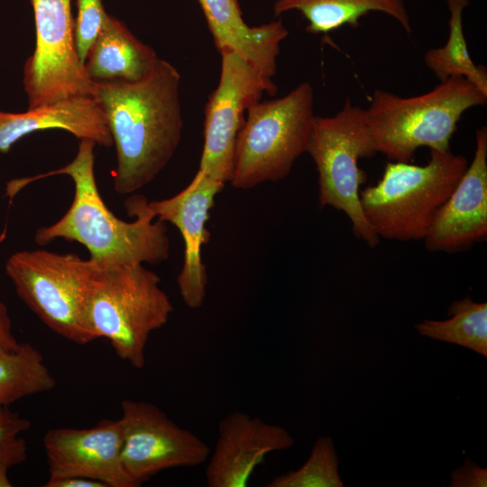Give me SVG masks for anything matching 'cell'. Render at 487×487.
I'll return each instance as SVG.
<instances>
[{"mask_svg": "<svg viewBox=\"0 0 487 487\" xmlns=\"http://www.w3.org/2000/svg\"><path fill=\"white\" fill-rule=\"evenodd\" d=\"M95 267L89 258L37 249L11 254L5 273L20 299L46 326L85 345L94 341L85 326L84 308Z\"/></svg>", "mask_w": 487, "mask_h": 487, "instance_id": "cell-8", "label": "cell"}, {"mask_svg": "<svg viewBox=\"0 0 487 487\" xmlns=\"http://www.w3.org/2000/svg\"><path fill=\"white\" fill-rule=\"evenodd\" d=\"M30 427L28 419L0 406V456L27 450L25 440L19 436Z\"/></svg>", "mask_w": 487, "mask_h": 487, "instance_id": "cell-25", "label": "cell"}, {"mask_svg": "<svg viewBox=\"0 0 487 487\" xmlns=\"http://www.w3.org/2000/svg\"><path fill=\"white\" fill-rule=\"evenodd\" d=\"M451 487H486L487 469L480 467L470 459H465L463 466L453 470Z\"/></svg>", "mask_w": 487, "mask_h": 487, "instance_id": "cell-26", "label": "cell"}, {"mask_svg": "<svg viewBox=\"0 0 487 487\" xmlns=\"http://www.w3.org/2000/svg\"><path fill=\"white\" fill-rule=\"evenodd\" d=\"M56 380L33 345L20 344L15 350L0 346V406L51 391Z\"/></svg>", "mask_w": 487, "mask_h": 487, "instance_id": "cell-21", "label": "cell"}, {"mask_svg": "<svg viewBox=\"0 0 487 487\" xmlns=\"http://www.w3.org/2000/svg\"><path fill=\"white\" fill-rule=\"evenodd\" d=\"M469 0H446L449 12L447 41L442 47L432 48L424 55L426 66L439 81L462 77L487 95V70L472 60L465 41L463 14Z\"/></svg>", "mask_w": 487, "mask_h": 487, "instance_id": "cell-20", "label": "cell"}, {"mask_svg": "<svg viewBox=\"0 0 487 487\" xmlns=\"http://www.w3.org/2000/svg\"><path fill=\"white\" fill-rule=\"evenodd\" d=\"M70 1L32 0L36 44L23 67L28 108L94 95L96 82L87 74L76 49Z\"/></svg>", "mask_w": 487, "mask_h": 487, "instance_id": "cell-9", "label": "cell"}, {"mask_svg": "<svg viewBox=\"0 0 487 487\" xmlns=\"http://www.w3.org/2000/svg\"><path fill=\"white\" fill-rule=\"evenodd\" d=\"M313 107L314 90L307 81L281 97L253 103L235 141L232 187L249 189L286 178L307 152Z\"/></svg>", "mask_w": 487, "mask_h": 487, "instance_id": "cell-6", "label": "cell"}, {"mask_svg": "<svg viewBox=\"0 0 487 487\" xmlns=\"http://www.w3.org/2000/svg\"><path fill=\"white\" fill-rule=\"evenodd\" d=\"M486 102L487 95L472 82L451 77L416 96L375 90L365 117L378 152L393 161L409 162L420 147L450 150L463 114Z\"/></svg>", "mask_w": 487, "mask_h": 487, "instance_id": "cell-4", "label": "cell"}, {"mask_svg": "<svg viewBox=\"0 0 487 487\" xmlns=\"http://www.w3.org/2000/svg\"><path fill=\"white\" fill-rule=\"evenodd\" d=\"M158 59L151 46L107 14L84 66L94 82L138 81L152 72Z\"/></svg>", "mask_w": 487, "mask_h": 487, "instance_id": "cell-18", "label": "cell"}, {"mask_svg": "<svg viewBox=\"0 0 487 487\" xmlns=\"http://www.w3.org/2000/svg\"><path fill=\"white\" fill-rule=\"evenodd\" d=\"M298 11L307 20L309 33L326 34L343 26L357 27L360 20L370 12L383 13L403 28L412 32L409 13L403 0H276L275 16Z\"/></svg>", "mask_w": 487, "mask_h": 487, "instance_id": "cell-19", "label": "cell"}, {"mask_svg": "<svg viewBox=\"0 0 487 487\" xmlns=\"http://www.w3.org/2000/svg\"><path fill=\"white\" fill-rule=\"evenodd\" d=\"M446 320L425 319L415 325L418 333L434 340L455 344L487 356V303L470 297L455 300Z\"/></svg>", "mask_w": 487, "mask_h": 487, "instance_id": "cell-22", "label": "cell"}, {"mask_svg": "<svg viewBox=\"0 0 487 487\" xmlns=\"http://www.w3.org/2000/svg\"><path fill=\"white\" fill-rule=\"evenodd\" d=\"M180 74L158 59L138 81L96 82L93 97L103 109L116 152L114 188L133 194L165 169L181 139Z\"/></svg>", "mask_w": 487, "mask_h": 487, "instance_id": "cell-2", "label": "cell"}, {"mask_svg": "<svg viewBox=\"0 0 487 487\" xmlns=\"http://www.w3.org/2000/svg\"><path fill=\"white\" fill-rule=\"evenodd\" d=\"M294 438L281 426L267 423L241 411L218 424V437L206 469L209 487H246L254 470L267 455L294 446Z\"/></svg>", "mask_w": 487, "mask_h": 487, "instance_id": "cell-15", "label": "cell"}, {"mask_svg": "<svg viewBox=\"0 0 487 487\" xmlns=\"http://www.w3.org/2000/svg\"><path fill=\"white\" fill-rule=\"evenodd\" d=\"M43 486L45 487H106V485L100 481L80 477V476L49 478Z\"/></svg>", "mask_w": 487, "mask_h": 487, "instance_id": "cell-28", "label": "cell"}, {"mask_svg": "<svg viewBox=\"0 0 487 487\" xmlns=\"http://www.w3.org/2000/svg\"><path fill=\"white\" fill-rule=\"evenodd\" d=\"M123 441L120 418H106L90 428L51 429L43 437L49 478L80 476L106 487H139L124 467Z\"/></svg>", "mask_w": 487, "mask_h": 487, "instance_id": "cell-12", "label": "cell"}, {"mask_svg": "<svg viewBox=\"0 0 487 487\" xmlns=\"http://www.w3.org/2000/svg\"><path fill=\"white\" fill-rule=\"evenodd\" d=\"M467 166L450 150H430L424 166L388 162L380 180L360 190L365 219L379 238L423 240Z\"/></svg>", "mask_w": 487, "mask_h": 487, "instance_id": "cell-5", "label": "cell"}, {"mask_svg": "<svg viewBox=\"0 0 487 487\" xmlns=\"http://www.w3.org/2000/svg\"><path fill=\"white\" fill-rule=\"evenodd\" d=\"M74 39L78 57L85 63L88 51L100 32L107 14L102 0H77Z\"/></svg>", "mask_w": 487, "mask_h": 487, "instance_id": "cell-24", "label": "cell"}, {"mask_svg": "<svg viewBox=\"0 0 487 487\" xmlns=\"http://www.w3.org/2000/svg\"><path fill=\"white\" fill-rule=\"evenodd\" d=\"M221 73L205 108L204 146L199 169L213 179L230 182L234 146L244 114L263 93L274 96L277 87L235 52L220 51Z\"/></svg>", "mask_w": 487, "mask_h": 487, "instance_id": "cell-10", "label": "cell"}, {"mask_svg": "<svg viewBox=\"0 0 487 487\" xmlns=\"http://www.w3.org/2000/svg\"><path fill=\"white\" fill-rule=\"evenodd\" d=\"M487 237V127L475 133L473 158L437 211L424 243L429 252L458 253Z\"/></svg>", "mask_w": 487, "mask_h": 487, "instance_id": "cell-14", "label": "cell"}, {"mask_svg": "<svg viewBox=\"0 0 487 487\" xmlns=\"http://www.w3.org/2000/svg\"><path fill=\"white\" fill-rule=\"evenodd\" d=\"M96 142L82 139L75 158L64 167L32 178L7 183L5 195L14 198L29 183L54 175H67L74 183V197L67 212L55 223L41 226L34 239L45 245L56 239L77 242L87 248L89 259L99 266L151 264L169 258L170 241L166 223L156 219L148 199L132 195L125 209L135 218L126 222L106 205L96 185L94 164Z\"/></svg>", "mask_w": 487, "mask_h": 487, "instance_id": "cell-1", "label": "cell"}, {"mask_svg": "<svg viewBox=\"0 0 487 487\" xmlns=\"http://www.w3.org/2000/svg\"><path fill=\"white\" fill-rule=\"evenodd\" d=\"M306 152L318 174L319 207L331 206L345 212L354 235L372 248L377 246L380 238L365 219L360 203L361 186L367 175L358 161L378 153L365 109L347 97L335 115H315Z\"/></svg>", "mask_w": 487, "mask_h": 487, "instance_id": "cell-7", "label": "cell"}, {"mask_svg": "<svg viewBox=\"0 0 487 487\" xmlns=\"http://www.w3.org/2000/svg\"><path fill=\"white\" fill-rule=\"evenodd\" d=\"M95 264L85 300L86 328L93 340L107 339L121 360L142 369L149 338L166 325L173 305L160 276L143 264Z\"/></svg>", "mask_w": 487, "mask_h": 487, "instance_id": "cell-3", "label": "cell"}, {"mask_svg": "<svg viewBox=\"0 0 487 487\" xmlns=\"http://www.w3.org/2000/svg\"><path fill=\"white\" fill-rule=\"evenodd\" d=\"M45 129H61L80 140L113 145L106 115L97 101L91 96H78L23 113L0 111V152H8L23 136Z\"/></svg>", "mask_w": 487, "mask_h": 487, "instance_id": "cell-16", "label": "cell"}, {"mask_svg": "<svg viewBox=\"0 0 487 487\" xmlns=\"http://www.w3.org/2000/svg\"><path fill=\"white\" fill-rule=\"evenodd\" d=\"M198 2L219 52L224 50L235 52L268 79L276 75L280 42L289 34L281 20L249 26L244 21L237 0Z\"/></svg>", "mask_w": 487, "mask_h": 487, "instance_id": "cell-17", "label": "cell"}, {"mask_svg": "<svg viewBox=\"0 0 487 487\" xmlns=\"http://www.w3.org/2000/svg\"><path fill=\"white\" fill-rule=\"evenodd\" d=\"M224 186L198 170L190 183L173 197L148 201L155 218L171 223L181 234L184 263L177 284L183 302L191 309L201 308L206 298L207 274L201 250L210 236L206 227L209 211Z\"/></svg>", "mask_w": 487, "mask_h": 487, "instance_id": "cell-13", "label": "cell"}, {"mask_svg": "<svg viewBox=\"0 0 487 487\" xmlns=\"http://www.w3.org/2000/svg\"><path fill=\"white\" fill-rule=\"evenodd\" d=\"M27 458V450L12 453L0 456V487H12L8 478V470L12 466L24 462Z\"/></svg>", "mask_w": 487, "mask_h": 487, "instance_id": "cell-29", "label": "cell"}, {"mask_svg": "<svg viewBox=\"0 0 487 487\" xmlns=\"http://www.w3.org/2000/svg\"><path fill=\"white\" fill-rule=\"evenodd\" d=\"M339 458L330 436H319L304 464L274 477L266 487H343Z\"/></svg>", "mask_w": 487, "mask_h": 487, "instance_id": "cell-23", "label": "cell"}, {"mask_svg": "<svg viewBox=\"0 0 487 487\" xmlns=\"http://www.w3.org/2000/svg\"><path fill=\"white\" fill-rule=\"evenodd\" d=\"M122 461L141 486L158 473L206 463L210 447L196 434L174 423L159 407L145 401L121 402Z\"/></svg>", "mask_w": 487, "mask_h": 487, "instance_id": "cell-11", "label": "cell"}, {"mask_svg": "<svg viewBox=\"0 0 487 487\" xmlns=\"http://www.w3.org/2000/svg\"><path fill=\"white\" fill-rule=\"evenodd\" d=\"M20 343L13 333L12 320L8 313V308L4 302L0 300V346L15 350Z\"/></svg>", "mask_w": 487, "mask_h": 487, "instance_id": "cell-27", "label": "cell"}]
</instances>
